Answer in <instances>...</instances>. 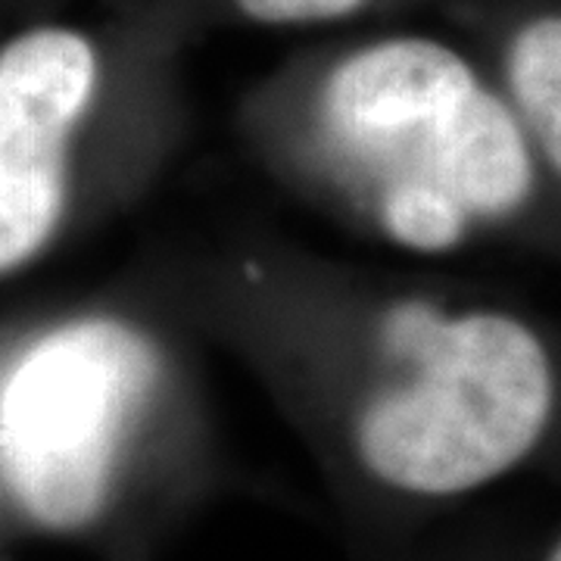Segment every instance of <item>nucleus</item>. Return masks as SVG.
Here are the masks:
<instances>
[{
    "mask_svg": "<svg viewBox=\"0 0 561 561\" xmlns=\"http://www.w3.org/2000/svg\"><path fill=\"white\" fill-rule=\"evenodd\" d=\"M290 153L312 187L409 256L500 231L542 179L505 91L431 38L375 41L334 62Z\"/></svg>",
    "mask_w": 561,
    "mask_h": 561,
    "instance_id": "1",
    "label": "nucleus"
},
{
    "mask_svg": "<svg viewBox=\"0 0 561 561\" xmlns=\"http://www.w3.org/2000/svg\"><path fill=\"white\" fill-rule=\"evenodd\" d=\"M337 393L350 449L371 481L446 500L500 481L540 446L561 375L522 316L400 294L362 319Z\"/></svg>",
    "mask_w": 561,
    "mask_h": 561,
    "instance_id": "2",
    "label": "nucleus"
},
{
    "mask_svg": "<svg viewBox=\"0 0 561 561\" xmlns=\"http://www.w3.org/2000/svg\"><path fill=\"white\" fill-rule=\"evenodd\" d=\"M160 387V350L113 316L28 343L0 378V474L22 512L47 530L94 522Z\"/></svg>",
    "mask_w": 561,
    "mask_h": 561,
    "instance_id": "3",
    "label": "nucleus"
},
{
    "mask_svg": "<svg viewBox=\"0 0 561 561\" xmlns=\"http://www.w3.org/2000/svg\"><path fill=\"white\" fill-rule=\"evenodd\" d=\"M101 81V47L76 25L41 22L0 44V275L54 241Z\"/></svg>",
    "mask_w": 561,
    "mask_h": 561,
    "instance_id": "4",
    "label": "nucleus"
},
{
    "mask_svg": "<svg viewBox=\"0 0 561 561\" xmlns=\"http://www.w3.org/2000/svg\"><path fill=\"white\" fill-rule=\"evenodd\" d=\"M502 91L540 169L561 184V13H540L512 35Z\"/></svg>",
    "mask_w": 561,
    "mask_h": 561,
    "instance_id": "5",
    "label": "nucleus"
},
{
    "mask_svg": "<svg viewBox=\"0 0 561 561\" xmlns=\"http://www.w3.org/2000/svg\"><path fill=\"white\" fill-rule=\"evenodd\" d=\"M247 20L262 25H309L343 20L356 13L365 0H234Z\"/></svg>",
    "mask_w": 561,
    "mask_h": 561,
    "instance_id": "6",
    "label": "nucleus"
},
{
    "mask_svg": "<svg viewBox=\"0 0 561 561\" xmlns=\"http://www.w3.org/2000/svg\"><path fill=\"white\" fill-rule=\"evenodd\" d=\"M546 561H561V542L556 546V549H552V552H549V559Z\"/></svg>",
    "mask_w": 561,
    "mask_h": 561,
    "instance_id": "7",
    "label": "nucleus"
}]
</instances>
